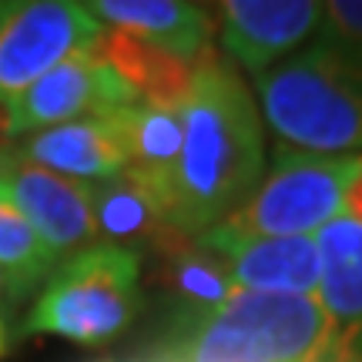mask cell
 <instances>
[{"mask_svg": "<svg viewBox=\"0 0 362 362\" xmlns=\"http://www.w3.org/2000/svg\"><path fill=\"white\" fill-rule=\"evenodd\" d=\"M192 64V88L181 104L185 138L171 175V225L198 238L259 188L265 141L255 101L238 71L211 47Z\"/></svg>", "mask_w": 362, "mask_h": 362, "instance_id": "1", "label": "cell"}, {"mask_svg": "<svg viewBox=\"0 0 362 362\" xmlns=\"http://www.w3.org/2000/svg\"><path fill=\"white\" fill-rule=\"evenodd\" d=\"M255 90L282 144L312 155H362V67L322 40L255 74Z\"/></svg>", "mask_w": 362, "mask_h": 362, "instance_id": "2", "label": "cell"}, {"mask_svg": "<svg viewBox=\"0 0 362 362\" xmlns=\"http://www.w3.org/2000/svg\"><path fill=\"white\" fill-rule=\"evenodd\" d=\"M141 255L121 245H90L64 259L44 282L24 322V336H61L104 346L121 336L141 309Z\"/></svg>", "mask_w": 362, "mask_h": 362, "instance_id": "3", "label": "cell"}, {"mask_svg": "<svg viewBox=\"0 0 362 362\" xmlns=\"http://www.w3.org/2000/svg\"><path fill=\"white\" fill-rule=\"evenodd\" d=\"M356 155L275 148L272 171L218 228L245 238H312L346 211Z\"/></svg>", "mask_w": 362, "mask_h": 362, "instance_id": "4", "label": "cell"}, {"mask_svg": "<svg viewBox=\"0 0 362 362\" xmlns=\"http://www.w3.org/2000/svg\"><path fill=\"white\" fill-rule=\"evenodd\" d=\"M101 30L104 24L88 11V4H0V107L24 94L61 61L88 54Z\"/></svg>", "mask_w": 362, "mask_h": 362, "instance_id": "5", "label": "cell"}, {"mask_svg": "<svg viewBox=\"0 0 362 362\" xmlns=\"http://www.w3.org/2000/svg\"><path fill=\"white\" fill-rule=\"evenodd\" d=\"M138 101L141 98L134 94V88H128L90 51L74 54L54 71H47L40 81H34L11 104H4V134L27 138L67 121L115 115Z\"/></svg>", "mask_w": 362, "mask_h": 362, "instance_id": "6", "label": "cell"}, {"mask_svg": "<svg viewBox=\"0 0 362 362\" xmlns=\"http://www.w3.org/2000/svg\"><path fill=\"white\" fill-rule=\"evenodd\" d=\"M0 198L37 232L57 262L98 245L90 185L27 165L11 151V144L0 148Z\"/></svg>", "mask_w": 362, "mask_h": 362, "instance_id": "7", "label": "cell"}, {"mask_svg": "<svg viewBox=\"0 0 362 362\" xmlns=\"http://www.w3.org/2000/svg\"><path fill=\"white\" fill-rule=\"evenodd\" d=\"M198 242L215 252L225 275L242 292L312 296L319 292V245L312 238H245L225 228H208Z\"/></svg>", "mask_w": 362, "mask_h": 362, "instance_id": "8", "label": "cell"}, {"mask_svg": "<svg viewBox=\"0 0 362 362\" xmlns=\"http://www.w3.org/2000/svg\"><path fill=\"white\" fill-rule=\"evenodd\" d=\"M319 305L329 322L332 362H362V221L339 215L315 232Z\"/></svg>", "mask_w": 362, "mask_h": 362, "instance_id": "9", "label": "cell"}, {"mask_svg": "<svg viewBox=\"0 0 362 362\" xmlns=\"http://www.w3.org/2000/svg\"><path fill=\"white\" fill-rule=\"evenodd\" d=\"M90 215L101 245H121L141 255V245L158 248L171 232L168 185L141 168H124L90 185Z\"/></svg>", "mask_w": 362, "mask_h": 362, "instance_id": "10", "label": "cell"}, {"mask_svg": "<svg viewBox=\"0 0 362 362\" xmlns=\"http://www.w3.org/2000/svg\"><path fill=\"white\" fill-rule=\"evenodd\" d=\"M322 4L309 0H228L221 4V44L252 74L269 71L319 27Z\"/></svg>", "mask_w": 362, "mask_h": 362, "instance_id": "11", "label": "cell"}, {"mask_svg": "<svg viewBox=\"0 0 362 362\" xmlns=\"http://www.w3.org/2000/svg\"><path fill=\"white\" fill-rule=\"evenodd\" d=\"M11 151L34 168L54 171L61 178L84 181V185L104 181L128 168V155H124V141H121L115 115L81 117V121H67L57 128L27 134Z\"/></svg>", "mask_w": 362, "mask_h": 362, "instance_id": "12", "label": "cell"}, {"mask_svg": "<svg viewBox=\"0 0 362 362\" xmlns=\"http://www.w3.org/2000/svg\"><path fill=\"white\" fill-rule=\"evenodd\" d=\"M90 54L111 67L128 88H134L144 104H185L188 98L194 64L178 61L175 54L148 44L131 30L104 27Z\"/></svg>", "mask_w": 362, "mask_h": 362, "instance_id": "13", "label": "cell"}, {"mask_svg": "<svg viewBox=\"0 0 362 362\" xmlns=\"http://www.w3.org/2000/svg\"><path fill=\"white\" fill-rule=\"evenodd\" d=\"M88 11L98 21L131 30L141 40L175 54L178 61H188V64L205 47H211L208 44L211 21L194 4H181V0H98V4H88Z\"/></svg>", "mask_w": 362, "mask_h": 362, "instance_id": "14", "label": "cell"}, {"mask_svg": "<svg viewBox=\"0 0 362 362\" xmlns=\"http://www.w3.org/2000/svg\"><path fill=\"white\" fill-rule=\"evenodd\" d=\"M161 362H275V356L255 325L218 305L181 312Z\"/></svg>", "mask_w": 362, "mask_h": 362, "instance_id": "15", "label": "cell"}, {"mask_svg": "<svg viewBox=\"0 0 362 362\" xmlns=\"http://www.w3.org/2000/svg\"><path fill=\"white\" fill-rule=\"evenodd\" d=\"M117 131L124 141L131 168H141L168 185L181 155V138H185V121H181V104H131L124 111H115Z\"/></svg>", "mask_w": 362, "mask_h": 362, "instance_id": "16", "label": "cell"}, {"mask_svg": "<svg viewBox=\"0 0 362 362\" xmlns=\"http://www.w3.org/2000/svg\"><path fill=\"white\" fill-rule=\"evenodd\" d=\"M57 265L61 262L47 252L37 232L4 202V208H0V272H4V282H7L11 305L30 296L40 282H47Z\"/></svg>", "mask_w": 362, "mask_h": 362, "instance_id": "17", "label": "cell"}, {"mask_svg": "<svg viewBox=\"0 0 362 362\" xmlns=\"http://www.w3.org/2000/svg\"><path fill=\"white\" fill-rule=\"evenodd\" d=\"M319 40L342 54L349 64L362 67V0H332L319 13Z\"/></svg>", "mask_w": 362, "mask_h": 362, "instance_id": "18", "label": "cell"}, {"mask_svg": "<svg viewBox=\"0 0 362 362\" xmlns=\"http://www.w3.org/2000/svg\"><path fill=\"white\" fill-rule=\"evenodd\" d=\"M346 218L362 221V155H356V171H352L349 192H346Z\"/></svg>", "mask_w": 362, "mask_h": 362, "instance_id": "19", "label": "cell"}, {"mask_svg": "<svg viewBox=\"0 0 362 362\" xmlns=\"http://www.w3.org/2000/svg\"><path fill=\"white\" fill-rule=\"evenodd\" d=\"M4 288H7V282H4V272H0V296H4ZM0 356H7V322H4V298H0Z\"/></svg>", "mask_w": 362, "mask_h": 362, "instance_id": "20", "label": "cell"}, {"mask_svg": "<svg viewBox=\"0 0 362 362\" xmlns=\"http://www.w3.org/2000/svg\"><path fill=\"white\" fill-rule=\"evenodd\" d=\"M0 131H4V107H0ZM4 138H7V134H4Z\"/></svg>", "mask_w": 362, "mask_h": 362, "instance_id": "21", "label": "cell"}, {"mask_svg": "<svg viewBox=\"0 0 362 362\" xmlns=\"http://www.w3.org/2000/svg\"><path fill=\"white\" fill-rule=\"evenodd\" d=\"M0 208H4V198H0Z\"/></svg>", "mask_w": 362, "mask_h": 362, "instance_id": "22", "label": "cell"}, {"mask_svg": "<svg viewBox=\"0 0 362 362\" xmlns=\"http://www.w3.org/2000/svg\"><path fill=\"white\" fill-rule=\"evenodd\" d=\"M0 148H4V144H0Z\"/></svg>", "mask_w": 362, "mask_h": 362, "instance_id": "23", "label": "cell"}, {"mask_svg": "<svg viewBox=\"0 0 362 362\" xmlns=\"http://www.w3.org/2000/svg\"><path fill=\"white\" fill-rule=\"evenodd\" d=\"M0 144H4V141H0Z\"/></svg>", "mask_w": 362, "mask_h": 362, "instance_id": "24", "label": "cell"}]
</instances>
